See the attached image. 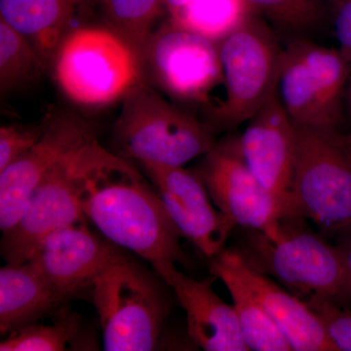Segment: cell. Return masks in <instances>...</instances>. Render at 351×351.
<instances>
[{
    "instance_id": "22",
    "label": "cell",
    "mask_w": 351,
    "mask_h": 351,
    "mask_svg": "<svg viewBox=\"0 0 351 351\" xmlns=\"http://www.w3.org/2000/svg\"><path fill=\"white\" fill-rule=\"evenodd\" d=\"M106 27L142 58L145 44L166 10L163 0H99Z\"/></svg>"
},
{
    "instance_id": "3",
    "label": "cell",
    "mask_w": 351,
    "mask_h": 351,
    "mask_svg": "<svg viewBox=\"0 0 351 351\" xmlns=\"http://www.w3.org/2000/svg\"><path fill=\"white\" fill-rule=\"evenodd\" d=\"M302 219H284L277 240L248 230V239L239 251L252 267L274 277L302 301L321 299L341 304L351 299L339 245L332 246L306 230Z\"/></svg>"
},
{
    "instance_id": "7",
    "label": "cell",
    "mask_w": 351,
    "mask_h": 351,
    "mask_svg": "<svg viewBox=\"0 0 351 351\" xmlns=\"http://www.w3.org/2000/svg\"><path fill=\"white\" fill-rule=\"evenodd\" d=\"M282 49L271 27L254 13L219 43L226 96L208 110L216 130L248 121L276 91Z\"/></svg>"
},
{
    "instance_id": "29",
    "label": "cell",
    "mask_w": 351,
    "mask_h": 351,
    "mask_svg": "<svg viewBox=\"0 0 351 351\" xmlns=\"http://www.w3.org/2000/svg\"><path fill=\"white\" fill-rule=\"evenodd\" d=\"M339 235H341V241H339V247L343 253V258H345L346 276H348V287H350L351 295V230Z\"/></svg>"
},
{
    "instance_id": "5",
    "label": "cell",
    "mask_w": 351,
    "mask_h": 351,
    "mask_svg": "<svg viewBox=\"0 0 351 351\" xmlns=\"http://www.w3.org/2000/svg\"><path fill=\"white\" fill-rule=\"evenodd\" d=\"M60 90L83 107L122 100L143 78L133 49L108 27L85 25L66 36L51 68Z\"/></svg>"
},
{
    "instance_id": "8",
    "label": "cell",
    "mask_w": 351,
    "mask_h": 351,
    "mask_svg": "<svg viewBox=\"0 0 351 351\" xmlns=\"http://www.w3.org/2000/svg\"><path fill=\"white\" fill-rule=\"evenodd\" d=\"M350 63L339 49L299 36L281 52L277 96L298 125L338 130Z\"/></svg>"
},
{
    "instance_id": "26",
    "label": "cell",
    "mask_w": 351,
    "mask_h": 351,
    "mask_svg": "<svg viewBox=\"0 0 351 351\" xmlns=\"http://www.w3.org/2000/svg\"><path fill=\"white\" fill-rule=\"evenodd\" d=\"M322 322L336 351H351V311L328 300L304 301Z\"/></svg>"
},
{
    "instance_id": "23",
    "label": "cell",
    "mask_w": 351,
    "mask_h": 351,
    "mask_svg": "<svg viewBox=\"0 0 351 351\" xmlns=\"http://www.w3.org/2000/svg\"><path fill=\"white\" fill-rule=\"evenodd\" d=\"M48 69L24 34L0 19V91L5 96L38 80Z\"/></svg>"
},
{
    "instance_id": "30",
    "label": "cell",
    "mask_w": 351,
    "mask_h": 351,
    "mask_svg": "<svg viewBox=\"0 0 351 351\" xmlns=\"http://www.w3.org/2000/svg\"><path fill=\"white\" fill-rule=\"evenodd\" d=\"M165 4L166 10H167L168 16L169 18L174 17L179 13L182 7L186 5L189 0H163Z\"/></svg>"
},
{
    "instance_id": "27",
    "label": "cell",
    "mask_w": 351,
    "mask_h": 351,
    "mask_svg": "<svg viewBox=\"0 0 351 351\" xmlns=\"http://www.w3.org/2000/svg\"><path fill=\"white\" fill-rule=\"evenodd\" d=\"M43 133V122L34 126L10 125L0 128V172L25 156Z\"/></svg>"
},
{
    "instance_id": "14",
    "label": "cell",
    "mask_w": 351,
    "mask_h": 351,
    "mask_svg": "<svg viewBox=\"0 0 351 351\" xmlns=\"http://www.w3.org/2000/svg\"><path fill=\"white\" fill-rule=\"evenodd\" d=\"M127 256L124 249L90 232L83 221L46 235L27 261L53 290L68 301L91 288L101 274Z\"/></svg>"
},
{
    "instance_id": "32",
    "label": "cell",
    "mask_w": 351,
    "mask_h": 351,
    "mask_svg": "<svg viewBox=\"0 0 351 351\" xmlns=\"http://www.w3.org/2000/svg\"><path fill=\"white\" fill-rule=\"evenodd\" d=\"M336 1H337V0H335V2H336Z\"/></svg>"
},
{
    "instance_id": "2",
    "label": "cell",
    "mask_w": 351,
    "mask_h": 351,
    "mask_svg": "<svg viewBox=\"0 0 351 351\" xmlns=\"http://www.w3.org/2000/svg\"><path fill=\"white\" fill-rule=\"evenodd\" d=\"M121 101L112 141L113 154L122 158L184 166L216 145L208 122L170 103L144 80Z\"/></svg>"
},
{
    "instance_id": "18",
    "label": "cell",
    "mask_w": 351,
    "mask_h": 351,
    "mask_svg": "<svg viewBox=\"0 0 351 351\" xmlns=\"http://www.w3.org/2000/svg\"><path fill=\"white\" fill-rule=\"evenodd\" d=\"M99 0H0V19L31 41L47 69L66 36L87 25Z\"/></svg>"
},
{
    "instance_id": "4",
    "label": "cell",
    "mask_w": 351,
    "mask_h": 351,
    "mask_svg": "<svg viewBox=\"0 0 351 351\" xmlns=\"http://www.w3.org/2000/svg\"><path fill=\"white\" fill-rule=\"evenodd\" d=\"M164 284L158 274L154 276L131 256L94 281L92 297L100 318L104 350H156L171 311Z\"/></svg>"
},
{
    "instance_id": "11",
    "label": "cell",
    "mask_w": 351,
    "mask_h": 351,
    "mask_svg": "<svg viewBox=\"0 0 351 351\" xmlns=\"http://www.w3.org/2000/svg\"><path fill=\"white\" fill-rule=\"evenodd\" d=\"M195 171L219 211L237 226L279 239L282 212L245 163L239 138L217 142Z\"/></svg>"
},
{
    "instance_id": "19",
    "label": "cell",
    "mask_w": 351,
    "mask_h": 351,
    "mask_svg": "<svg viewBox=\"0 0 351 351\" xmlns=\"http://www.w3.org/2000/svg\"><path fill=\"white\" fill-rule=\"evenodd\" d=\"M31 262L0 269V332L34 324L66 302Z\"/></svg>"
},
{
    "instance_id": "15",
    "label": "cell",
    "mask_w": 351,
    "mask_h": 351,
    "mask_svg": "<svg viewBox=\"0 0 351 351\" xmlns=\"http://www.w3.org/2000/svg\"><path fill=\"white\" fill-rule=\"evenodd\" d=\"M247 122L239 138L245 163L276 201L284 219L298 218L293 205L295 125L277 91Z\"/></svg>"
},
{
    "instance_id": "13",
    "label": "cell",
    "mask_w": 351,
    "mask_h": 351,
    "mask_svg": "<svg viewBox=\"0 0 351 351\" xmlns=\"http://www.w3.org/2000/svg\"><path fill=\"white\" fill-rule=\"evenodd\" d=\"M140 165L182 237L209 258L225 250L226 240L237 223L215 209L206 186L195 171L149 161Z\"/></svg>"
},
{
    "instance_id": "25",
    "label": "cell",
    "mask_w": 351,
    "mask_h": 351,
    "mask_svg": "<svg viewBox=\"0 0 351 351\" xmlns=\"http://www.w3.org/2000/svg\"><path fill=\"white\" fill-rule=\"evenodd\" d=\"M257 15L281 31L302 34L315 29L322 18L320 0H244Z\"/></svg>"
},
{
    "instance_id": "17",
    "label": "cell",
    "mask_w": 351,
    "mask_h": 351,
    "mask_svg": "<svg viewBox=\"0 0 351 351\" xmlns=\"http://www.w3.org/2000/svg\"><path fill=\"white\" fill-rule=\"evenodd\" d=\"M239 276L257 298L295 351H336L318 316L306 302L279 287L269 276L258 271L237 250L217 256Z\"/></svg>"
},
{
    "instance_id": "9",
    "label": "cell",
    "mask_w": 351,
    "mask_h": 351,
    "mask_svg": "<svg viewBox=\"0 0 351 351\" xmlns=\"http://www.w3.org/2000/svg\"><path fill=\"white\" fill-rule=\"evenodd\" d=\"M95 140L71 152L39 182L24 214L10 232L2 235L1 254L7 263L21 265L49 233L86 221L80 195L88 170L100 152Z\"/></svg>"
},
{
    "instance_id": "28",
    "label": "cell",
    "mask_w": 351,
    "mask_h": 351,
    "mask_svg": "<svg viewBox=\"0 0 351 351\" xmlns=\"http://www.w3.org/2000/svg\"><path fill=\"white\" fill-rule=\"evenodd\" d=\"M334 27L339 50L351 64V0H337Z\"/></svg>"
},
{
    "instance_id": "24",
    "label": "cell",
    "mask_w": 351,
    "mask_h": 351,
    "mask_svg": "<svg viewBox=\"0 0 351 351\" xmlns=\"http://www.w3.org/2000/svg\"><path fill=\"white\" fill-rule=\"evenodd\" d=\"M80 326V316L66 313L53 325H27L14 332L0 343L1 351H62L75 341Z\"/></svg>"
},
{
    "instance_id": "31",
    "label": "cell",
    "mask_w": 351,
    "mask_h": 351,
    "mask_svg": "<svg viewBox=\"0 0 351 351\" xmlns=\"http://www.w3.org/2000/svg\"><path fill=\"white\" fill-rule=\"evenodd\" d=\"M348 142H350V149H351V135L348 136Z\"/></svg>"
},
{
    "instance_id": "6",
    "label": "cell",
    "mask_w": 351,
    "mask_h": 351,
    "mask_svg": "<svg viewBox=\"0 0 351 351\" xmlns=\"http://www.w3.org/2000/svg\"><path fill=\"white\" fill-rule=\"evenodd\" d=\"M293 205L322 232L351 230V149L338 130L295 124Z\"/></svg>"
},
{
    "instance_id": "10",
    "label": "cell",
    "mask_w": 351,
    "mask_h": 351,
    "mask_svg": "<svg viewBox=\"0 0 351 351\" xmlns=\"http://www.w3.org/2000/svg\"><path fill=\"white\" fill-rule=\"evenodd\" d=\"M141 64L143 78L158 91L207 110L212 92L223 83L219 43L169 20L152 32Z\"/></svg>"
},
{
    "instance_id": "16",
    "label": "cell",
    "mask_w": 351,
    "mask_h": 351,
    "mask_svg": "<svg viewBox=\"0 0 351 351\" xmlns=\"http://www.w3.org/2000/svg\"><path fill=\"white\" fill-rule=\"evenodd\" d=\"M166 285L174 291L184 309L188 334L205 351L249 350L242 337L239 318L233 306L223 302L213 290L217 277L198 281L177 269L176 263L152 265Z\"/></svg>"
},
{
    "instance_id": "21",
    "label": "cell",
    "mask_w": 351,
    "mask_h": 351,
    "mask_svg": "<svg viewBox=\"0 0 351 351\" xmlns=\"http://www.w3.org/2000/svg\"><path fill=\"white\" fill-rule=\"evenodd\" d=\"M254 13L244 0H189L177 15L168 20L219 43Z\"/></svg>"
},
{
    "instance_id": "12",
    "label": "cell",
    "mask_w": 351,
    "mask_h": 351,
    "mask_svg": "<svg viewBox=\"0 0 351 351\" xmlns=\"http://www.w3.org/2000/svg\"><path fill=\"white\" fill-rule=\"evenodd\" d=\"M43 133L24 156L0 172V230L19 223L34 189L62 159L98 140L96 129L80 115L64 110L44 117Z\"/></svg>"
},
{
    "instance_id": "1",
    "label": "cell",
    "mask_w": 351,
    "mask_h": 351,
    "mask_svg": "<svg viewBox=\"0 0 351 351\" xmlns=\"http://www.w3.org/2000/svg\"><path fill=\"white\" fill-rule=\"evenodd\" d=\"M83 216L100 234L152 265L170 262L188 267L181 232L152 184L130 161L101 147L80 195Z\"/></svg>"
},
{
    "instance_id": "20",
    "label": "cell",
    "mask_w": 351,
    "mask_h": 351,
    "mask_svg": "<svg viewBox=\"0 0 351 351\" xmlns=\"http://www.w3.org/2000/svg\"><path fill=\"white\" fill-rule=\"evenodd\" d=\"M210 274L221 279L232 295L242 337L252 351H290V343L248 287L218 257L211 258Z\"/></svg>"
}]
</instances>
